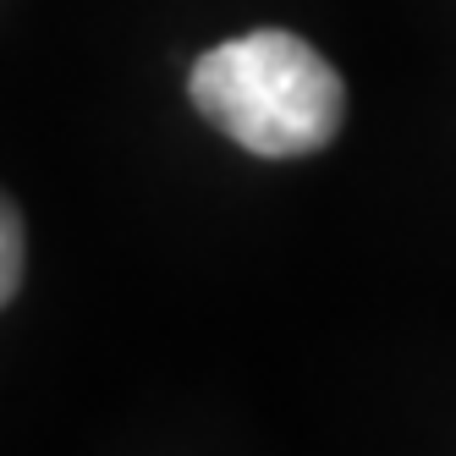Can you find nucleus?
Listing matches in <instances>:
<instances>
[{"label":"nucleus","mask_w":456,"mask_h":456,"mask_svg":"<svg viewBox=\"0 0 456 456\" xmlns=\"http://www.w3.org/2000/svg\"><path fill=\"white\" fill-rule=\"evenodd\" d=\"M17 286H22V215L0 192V308L17 297Z\"/></svg>","instance_id":"f03ea898"},{"label":"nucleus","mask_w":456,"mask_h":456,"mask_svg":"<svg viewBox=\"0 0 456 456\" xmlns=\"http://www.w3.org/2000/svg\"><path fill=\"white\" fill-rule=\"evenodd\" d=\"M187 94L225 138L258 159L319 154L346 116L341 72L286 28H258L204 50L187 72Z\"/></svg>","instance_id":"f257e3e1"}]
</instances>
